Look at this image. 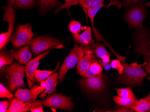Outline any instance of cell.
<instances>
[{
	"label": "cell",
	"instance_id": "d4e9b609",
	"mask_svg": "<svg viewBox=\"0 0 150 112\" xmlns=\"http://www.w3.org/2000/svg\"><path fill=\"white\" fill-rule=\"evenodd\" d=\"M13 57L9 52L1 51L0 54V67L1 69L7 65H11L13 61Z\"/></svg>",
	"mask_w": 150,
	"mask_h": 112
},
{
	"label": "cell",
	"instance_id": "d6a6232c",
	"mask_svg": "<svg viewBox=\"0 0 150 112\" xmlns=\"http://www.w3.org/2000/svg\"><path fill=\"white\" fill-rule=\"evenodd\" d=\"M11 100H5V101H1L0 102V112H8V109L11 105Z\"/></svg>",
	"mask_w": 150,
	"mask_h": 112
},
{
	"label": "cell",
	"instance_id": "8992f818",
	"mask_svg": "<svg viewBox=\"0 0 150 112\" xmlns=\"http://www.w3.org/2000/svg\"><path fill=\"white\" fill-rule=\"evenodd\" d=\"M147 10L143 2L134 4L125 14V19L129 26L137 28L143 25L147 17Z\"/></svg>",
	"mask_w": 150,
	"mask_h": 112
},
{
	"label": "cell",
	"instance_id": "277c9868",
	"mask_svg": "<svg viewBox=\"0 0 150 112\" xmlns=\"http://www.w3.org/2000/svg\"><path fill=\"white\" fill-rule=\"evenodd\" d=\"M86 54L85 46L75 45L69 55L66 57L59 72V79L60 81L64 79L67 72L74 68Z\"/></svg>",
	"mask_w": 150,
	"mask_h": 112
},
{
	"label": "cell",
	"instance_id": "1f68e13d",
	"mask_svg": "<svg viewBox=\"0 0 150 112\" xmlns=\"http://www.w3.org/2000/svg\"><path fill=\"white\" fill-rule=\"evenodd\" d=\"M111 65L112 68L116 69L118 71L120 74H122L123 72L124 67L119 60H114L111 62Z\"/></svg>",
	"mask_w": 150,
	"mask_h": 112
},
{
	"label": "cell",
	"instance_id": "5b68a950",
	"mask_svg": "<svg viewBox=\"0 0 150 112\" xmlns=\"http://www.w3.org/2000/svg\"><path fill=\"white\" fill-rule=\"evenodd\" d=\"M112 5L117 6L118 7L119 9H120V7H122V6H125V4L124 3L120 2V1H118L117 0L112 1L109 4L107 5H104L103 3H101L100 4H98V5H96V6H94L91 7V8L88 9L87 13L88 16L90 17V19H91L93 33L94 34L96 40L98 42H103L104 43H105V45L108 46V47L110 48L111 51L115 55V56L117 57L118 58H119L120 60H121L123 58V56L119 55L117 53L115 52V51H114L111 45L105 41L104 38L103 37H102L101 34L98 31L97 29L94 27V24H93L94 17H95L96 14H97L98 11L102 7H104V6H106L107 8H109V7H110L111 6H112Z\"/></svg>",
	"mask_w": 150,
	"mask_h": 112
},
{
	"label": "cell",
	"instance_id": "ffe728a7",
	"mask_svg": "<svg viewBox=\"0 0 150 112\" xmlns=\"http://www.w3.org/2000/svg\"><path fill=\"white\" fill-rule=\"evenodd\" d=\"M114 101L118 105L126 107L127 108L134 110L136 102L138 101L136 98H125L120 96H113Z\"/></svg>",
	"mask_w": 150,
	"mask_h": 112
},
{
	"label": "cell",
	"instance_id": "60d3db41",
	"mask_svg": "<svg viewBox=\"0 0 150 112\" xmlns=\"http://www.w3.org/2000/svg\"></svg>",
	"mask_w": 150,
	"mask_h": 112
},
{
	"label": "cell",
	"instance_id": "4fadbf2b",
	"mask_svg": "<svg viewBox=\"0 0 150 112\" xmlns=\"http://www.w3.org/2000/svg\"><path fill=\"white\" fill-rule=\"evenodd\" d=\"M46 85L45 81L44 80L40 82V86L34 85L31 89L19 88L16 92L15 97L23 102L36 100L38 96L44 91Z\"/></svg>",
	"mask_w": 150,
	"mask_h": 112
},
{
	"label": "cell",
	"instance_id": "3957f363",
	"mask_svg": "<svg viewBox=\"0 0 150 112\" xmlns=\"http://www.w3.org/2000/svg\"><path fill=\"white\" fill-rule=\"evenodd\" d=\"M8 74L9 84L8 88L11 92H13L19 88L25 87L23 78L24 77L25 67L17 63L11 64L6 67L1 69Z\"/></svg>",
	"mask_w": 150,
	"mask_h": 112
},
{
	"label": "cell",
	"instance_id": "d590c367",
	"mask_svg": "<svg viewBox=\"0 0 150 112\" xmlns=\"http://www.w3.org/2000/svg\"><path fill=\"white\" fill-rule=\"evenodd\" d=\"M110 56L107 55V56H105L101 58V60L99 61V62L101 64V66L102 65H103V64H107V63L111 62Z\"/></svg>",
	"mask_w": 150,
	"mask_h": 112
},
{
	"label": "cell",
	"instance_id": "e575fe53",
	"mask_svg": "<svg viewBox=\"0 0 150 112\" xmlns=\"http://www.w3.org/2000/svg\"><path fill=\"white\" fill-rule=\"evenodd\" d=\"M145 1V0H123L125 5L127 6H130L140 2H144Z\"/></svg>",
	"mask_w": 150,
	"mask_h": 112
},
{
	"label": "cell",
	"instance_id": "4316f807",
	"mask_svg": "<svg viewBox=\"0 0 150 112\" xmlns=\"http://www.w3.org/2000/svg\"><path fill=\"white\" fill-rule=\"evenodd\" d=\"M115 90L118 96L122 97L125 98H136L132 91V88L130 87H128L126 88H117Z\"/></svg>",
	"mask_w": 150,
	"mask_h": 112
},
{
	"label": "cell",
	"instance_id": "44dd1931",
	"mask_svg": "<svg viewBox=\"0 0 150 112\" xmlns=\"http://www.w3.org/2000/svg\"><path fill=\"white\" fill-rule=\"evenodd\" d=\"M134 111L137 112H147L150 111V97L147 95L146 97L141 99L136 102Z\"/></svg>",
	"mask_w": 150,
	"mask_h": 112
},
{
	"label": "cell",
	"instance_id": "484cf974",
	"mask_svg": "<svg viewBox=\"0 0 150 112\" xmlns=\"http://www.w3.org/2000/svg\"><path fill=\"white\" fill-rule=\"evenodd\" d=\"M10 4L21 8L32 7L36 3L35 0H8Z\"/></svg>",
	"mask_w": 150,
	"mask_h": 112
},
{
	"label": "cell",
	"instance_id": "ba28073f",
	"mask_svg": "<svg viewBox=\"0 0 150 112\" xmlns=\"http://www.w3.org/2000/svg\"><path fill=\"white\" fill-rule=\"evenodd\" d=\"M71 97H67L62 94H53L42 101L43 105L47 107L55 108L71 112L75 105Z\"/></svg>",
	"mask_w": 150,
	"mask_h": 112
},
{
	"label": "cell",
	"instance_id": "83f0119b",
	"mask_svg": "<svg viewBox=\"0 0 150 112\" xmlns=\"http://www.w3.org/2000/svg\"><path fill=\"white\" fill-rule=\"evenodd\" d=\"M69 30L70 31L74 34H79L82 31L86 29V27H84L79 22L75 20H71L70 22L69 26Z\"/></svg>",
	"mask_w": 150,
	"mask_h": 112
},
{
	"label": "cell",
	"instance_id": "8fae6325",
	"mask_svg": "<svg viewBox=\"0 0 150 112\" xmlns=\"http://www.w3.org/2000/svg\"><path fill=\"white\" fill-rule=\"evenodd\" d=\"M64 47L62 44H60L53 47L46 51L42 53L37 57L34 58L33 60L29 61L25 66V73L27 76V81L28 83V87L29 88L33 85L35 82V79L34 77V72L38 68L39 65L40 61L45 57V56L48 54L50 51L54 49H61Z\"/></svg>",
	"mask_w": 150,
	"mask_h": 112
},
{
	"label": "cell",
	"instance_id": "f1b7e54d",
	"mask_svg": "<svg viewBox=\"0 0 150 112\" xmlns=\"http://www.w3.org/2000/svg\"><path fill=\"white\" fill-rule=\"evenodd\" d=\"M104 1L105 0H80L79 4L82 8L86 10L91 8L98 4L103 3Z\"/></svg>",
	"mask_w": 150,
	"mask_h": 112
},
{
	"label": "cell",
	"instance_id": "8d00e7d4",
	"mask_svg": "<svg viewBox=\"0 0 150 112\" xmlns=\"http://www.w3.org/2000/svg\"><path fill=\"white\" fill-rule=\"evenodd\" d=\"M43 106L38 107L31 109L30 111L32 112H43L44 111L43 109Z\"/></svg>",
	"mask_w": 150,
	"mask_h": 112
},
{
	"label": "cell",
	"instance_id": "ac0fdd59",
	"mask_svg": "<svg viewBox=\"0 0 150 112\" xmlns=\"http://www.w3.org/2000/svg\"><path fill=\"white\" fill-rule=\"evenodd\" d=\"M59 77V73L57 72H55L50 77L45 79L46 87L44 91L40 95V97L44 98L48 94H51L55 92L58 84V78Z\"/></svg>",
	"mask_w": 150,
	"mask_h": 112
},
{
	"label": "cell",
	"instance_id": "9c48e42d",
	"mask_svg": "<svg viewBox=\"0 0 150 112\" xmlns=\"http://www.w3.org/2000/svg\"><path fill=\"white\" fill-rule=\"evenodd\" d=\"M60 41L57 38L40 36L32 39L29 45L33 54L37 56L60 45Z\"/></svg>",
	"mask_w": 150,
	"mask_h": 112
},
{
	"label": "cell",
	"instance_id": "30bf717a",
	"mask_svg": "<svg viewBox=\"0 0 150 112\" xmlns=\"http://www.w3.org/2000/svg\"><path fill=\"white\" fill-rule=\"evenodd\" d=\"M5 14L3 15V21H6L9 24L8 31L6 32L2 33L0 35V49L1 50L5 47L11 38L12 33L13 31L16 20L15 10L12 5L10 4L5 8Z\"/></svg>",
	"mask_w": 150,
	"mask_h": 112
},
{
	"label": "cell",
	"instance_id": "4dcf8cb0",
	"mask_svg": "<svg viewBox=\"0 0 150 112\" xmlns=\"http://www.w3.org/2000/svg\"><path fill=\"white\" fill-rule=\"evenodd\" d=\"M7 89L2 83L0 84V97L1 98H6L11 99L12 98L13 95Z\"/></svg>",
	"mask_w": 150,
	"mask_h": 112
},
{
	"label": "cell",
	"instance_id": "52a82bcc",
	"mask_svg": "<svg viewBox=\"0 0 150 112\" xmlns=\"http://www.w3.org/2000/svg\"><path fill=\"white\" fill-rule=\"evenodd\" d=\"M35 36L30 24H19L11 38V41L14 48H18L24 45H30L31 39Z\"/></svg>",
	"mask_w": 150,
	"mask_h": 112
},
{
	"label": "cell",
	"instance_id": "7c38bea8",
	"mask_svg": "<svg viewBox=\"0 0 150 112\" xmlns=\"http://www.w3.org/2000/svg\"><path fill=\"white\" fill-rule=\"evenodd\" d=\"M79 83L88 91L95 93H100L105 88V79L102 73L95 77L81 79Z\"/></svg>",
	"mask_w": 150,
	"mask_h": 112
},
{
	"label": "cell",
	"instance_id": "74e56055",
	"mask_svg": "<svg viewBox=\"0 0 150 112\" xmlns=\"http://www.w3.org/2000/svg\"><path fill=\"white\" fill-rule=\"evenodd\" d=\"M102 66L103 67V68H104L105 70H109L112 68V66H111V62L108 63H107V64L102 65Z\"/></svg>",
	"mask_w": 150,
	"mask_h": 112
},
{
	"label": "cell",
	"instance_id": "836d02e7",
	"mask_svg": "<svg viewBox=\"0 0 150 112\" xmlns=\"http://www.w3.org/2000/svg\"><path fill=\"white\" fill-rule=\"evenodd\" d=\"M112 111L115 112H133L134 111V110L127 108L124 106L117 104V105H115L114 109Z\"/></svg>",
	"mask_w": 150,
	"mask_h": 112
},
{
	"label": "cell",
	"instance_id": "2e32d148",
	"mask_svg": "<svg viewBox=\"0 0 150 112\" xmlns=\"http://www.w3.org/2000/svg\"><path fill=\"white\" fill-rule=\"evenodd\" d=\"M9 52L13 58L17 60L21 64H27L32 56V53L28 45L16 51L12 49Z\"/></svg>",
	"mask_w": 150,
	"mask_h": 112
},
{
	"label": "cell",
	"instance_id": "6da1fadb",
	"mask_svg": "<svg viewBox=\"0 0 150 112\" xmlns=\"http://www.w3.org/2000/svg\"><path fill=\"white\" fill-rule=\"evenodd\" d=\"M134 51L139 56L144 58L147 65L144 69L150 74V30L142 25L135 28L132 33Z\"/></svg>",
	"mask_w": 150,
	"mask_h": 112
},
{
	"label": "cell",
	"instance_id": "d6986e66",
	"mask_svg": "<svg viewBox=\"0 0 150 112\" xmlns=\"http://www.w3.org/2000/svg\"><path fill=\"white\" fill-rule=\"evenodd\" d=\"M103 68L101 64L97 61L93 63L87 70L84 73L80 74L84 77H91L102 74Z\"/></svg>",
	"mask_w": 150,
	"mask_h": 112
},
{
	"label": "cell",
	"instance_id": "7402d4cb",
	"mask_svg": "<svg viewBox=\"0 0 150 112\" xmlns=\"http://www.w3.org/2000/svg\"><path fill=\"white\" fill-rule=\"evenodd\" d=\"M38 3L40 7V10L45 12L54 7L62 5L58 0H38Z\"/></svg>",
	"mask_w": 150,
	"mask_h": 112
},
{
	"label": "cell",
	"instance_id": "603a6c76",
	"mask_svg": "<svg viewBox=\"0 0 150 112\" xmlns=\"http://www.w3.org/2000/svg\"><path fill=\"white\" fill-rule=\"evenodd\" d=\"M59 62L58 63V65L56 68L53 71H49V70H40L37 69L34 72V77L37 81L38 83L41 82L44 80H45L50 75L54 73L58 70V68L59 67Z\"/></svg>",
	"mask_w": 150,
	"mask_h": 112
},
{
	"label": "cell",
	"instance_id": "7a4b0ae2",
	"mask_svg": "<svg viewBox=\"0 0 150 112\" xmlns=\"http://www.w3.org/2000/svg\"><path fill=\"white\" fill-rule=\"evenodd\" d=\"M121 64L123 66L124 70L123 73L118 78L119 82L132 86H139L142 84L144 79L147 75V72L142 68L143 67L147 65L146 62L142 64H138L137 62L129 64L121 62Z\"/></svg>",
	"mask_w": 150,
	"mask_h": 112
},
{
	"label": "cell",
	"instance_id": "f546056e",
	"mask_svg": "<svg viewBox=\"0 0 150 112\" xmlns=\"http://www.w3.org/2000/svg\"><path fill=\"white\" fill-rule=\"evenodd\" d=\"M80 0H65V3L58 8L55 11V14L63 9H69L71 6L78 5Z\"/></svg>",
	"mask_w": 150,
	"mask_h": 112
},
{
	"label": "cell",
	"instance_id": "e0dca14e",
	"mask_svg": "<svg viewBox=\"0 0 150 112\" xmlns=\"http://www.w3.org/2000/svg\"><path fill=\"white\" fill-rule=\"evenodd\" d=\"M74 41L82 46H91L95 43V40L92 37V29L88 26L82 34L73 35Z\"/></svg>",
	"mask_w": 150,
	"mask_h": 112
},
{
	"label": "cell",
	"instance_id": "f35d334b",
	"mask_svg": "<svg viewBox=\"0 0 150 112\" xmlns=\"http://www.w3.org/2000/svg\"><path fill=\"white\" fill-rule=\"evenodd\" d=\"M146 6L147 7H150V1H148L146 4Z\"/></svg>",
	"mask_w": 150,
	"mask_h": 112
},
{
	"label": "cell",
	"instance_id": "cb8c5ba5",
	"mask_svg": "<svg viewBox=\"0 0 150 112\" xmlns=\"http://www.w3.org/2000/svg\"><path fill=\"white\" fill-rule=\"evenodd\" d=\"M91 47L93 53L97 57L102 58L107 55L111 56V54L106 50L105 46L99 42L94 43L93 45H91Z\"/></svg>",
	"mask_w": 150,
	"mask_h": 112
},
{
	"label": "cell",
	"instance_id": "ab89813d",
	"mask_svg": "<svg viewBox=\"0 0 150 112\" xmlns=\"http://www.w3.org/2000/svg\"><path fill=\"white\" fill-rule=\"evenodd\" d=\"M147 79H148V80H149V81H150V77H147ZM148 96H150V92L149 93V94H148Z\"/></svg>",
	"mask_w": 150,
	"mask_h": 112
},
{
	"label": "cell",
	"instance_id": "5bb4252c",
	"mask_svg": "<svg viewBox=\"0 0 150 112\" xmlns=\"http://www.w3.org/2000/svg\"><path fill=\"white\" fill-rule=\"evenodd\" d=\"M43 106L42 100L23 102L17 97L12 99L8 112H26L38 107Z\"/></svg>",
	"mask_w": 150,
	"mask_h": 112
},
{
	"label": "cell",
	"instance_id": "9a60e30c",
	"mask_svg": "<svg viewBox=\"0 0 150 112\" xmlns=\"http://www.w3.org/2000/svg\"><path fill=\"white\" fill-rule=\"evenodd\" d=\"M85 47L86 54L80 60L76 67L77 73L79 74L86 72L93 63L97 61L96 56L93 53L91 46H85Z\"/></svg>",
	"mask_w": 150,
	"mask_h": 112
}]
</instances>
